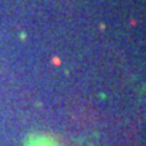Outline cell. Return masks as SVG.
I'll use <instances>...</instances> for the list:
<instances>
[{"instance_id":"cell-1","label":"cell","mask_w":146,"mask_h":146,"mask_svg":"<svg viewBox=\"0 0 146 146\" xmlns=\"http://www.w3.org/2000/svg\"><path fill=\"white\" fill-rule=\"evenodd\" d=\"M29 146H60L50 137H36L29 142Z\"/></svg>"}]
</instances>
